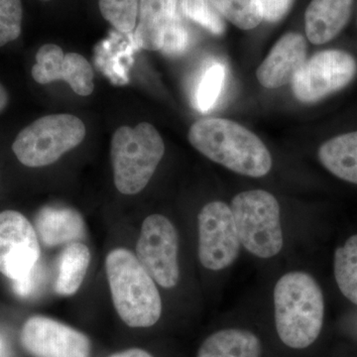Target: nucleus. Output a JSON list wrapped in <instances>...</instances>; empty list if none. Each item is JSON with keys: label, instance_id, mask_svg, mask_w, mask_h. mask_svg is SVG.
Listing matches in <instances>:
<instances>
[{"label": "nucleus", "instance_id": "bb28decb", "mask_svg": "<svg viewBox=\"0 0 357 357\" xmlns=\"http://www.w3.org/2000/svg\"><path fill=\"white\" fill-rule=\"evenodd\" d=\"M43 280V269L37 263L36 266L22 278L13 281V287L16 295L21 298H29L38 291Z\"/></svg>", "mask_w": 357, "mask_h": 357}, {"label": "nucleus", "instance_id": "dca6fc26", "mask_svg": "<svg viewBox=\"0 0 357 357\" xmlns=\"http://www.w3.org/2000/svg\"><path fill=\"white\" fill-rule=\"evenodd\" d=\"M178 0H140L135 39L140 48L161 50L167 28L177 15Z\"/></svg>", "mask_w": 357, "mask_h": 357}, {"label": "nucleus", "instance_id": "f257e3e1", "mask_svg": "<svg viewBox=\"0 0 357 357\" xmlns=\"http://www.w3.org/2000/svg\"><path fill=\"white\" fill-rule=\"evenodd\" d=\"M190 143L206 158L251 178H261L272 168V157L255 133L236 122L204 119L189 131Z\"/></svg>", "mask_w": 357, "mask_h": 357}, {"label": "nucleus", "instance_id": "9d476101", "mask_svg": "<svg viewBox=\"0 0 357 357\" xmlns=\"http://www.w3.org/2000/svg\"><path fill=\"white\" fill-rule=\"evenodd\" d=\"M38 236L31 223L15 211L0 213V273L17 280L36 266Z\"/></svg>", "mask_w": 357, "mask_h": 357}, {"label": "nucleus", "instance_id": "f3484780", "mask_svg": "<svg viewBox=\"0 0 357 357\" xmlns=\"http://www.w3.org/2000/svg\"><path fill=\"white\" fill-rule=\"evenodd\" d=\"M261 354V342L255 333L225 328L206 338L197 357H260Z\"/></svg>", "mask_w": 357, "mask_h": 357}, {"label": "nucleus", "instance_id": "c85d7f7f", "mask_svg": "<svg viewBox=\"0 0 357 357\" xmlns=\"http://www.w3.org/2000/svg\"><path fill=\"white\" fill-rule=\"evenodd\" d=\"M109 357H153L149 352L141 349H130L128 351L116 352Z\"/></svg>", "mask_w": 357, "mask_h": 357}, {"label": "nucleus", "instance_id": "423d86ee", "mask_svg": "<svg viewBox=\"0 0 357 357\" xmlns=\"http://www.w3.org/2000/svg\"><path fill=\"white\" fill-rule=\"evenodd\" d=\"M86 132L84 122L75 115H47L20 131L13 150L23 165L49 166L79 146Z\"/></svg>", "mask_w": 357, "mask_h": 357}, {"label": "nucleus", "instance_id": "cd10ccee", "mask_svg": "<svg viewBox=\"0 0 357 357\" xmlns=\"http://www.w3.org/2000/svg\"><path fill=\"white\" fill-rule=\"evenodd\" d=\"M294 0H259L263 20L277 22L287 14Z\"/></svg>", "mask_w": 357, "mask_h": 357}, {"label": "nucleus", "instance_id": "5701e85b", "mask_svg": "<svg viewBox=\"0 0 357 357\" xmlns=\"http://www.w3.org/2000/svg\"><path fill=\"white\" fill-rule=\"evenodd\" d=\"M140 0H100V13L119 31H132L137 20Z\"/></svg>", "mask_w": 357, "mask_h": 357}, {"label": "nucleus", "instance_id": "39448f33", "mask_svg": "<svg viewBox=\"0 0 357 357\" xmlns=\"http://www.w3.org/2000/svg\"><path fill=\"white\" fill-rule=\"evenodd\" d=\"M232 215L241 245L256 257L269 259L284 245L280 204L269 192H239L231 202Z\"/></svg>", "mask_w": 357, "mask_h": 357}, {"label": "nucleus", "instance_id": "f03ea898", "mask_svg": "<svg viewBox=\"0 0 357 357\" xmlns=\"http://www.w3.org/2000/svg\"><path fill=\"white\" fill-rule=\"evenodd\" d=\"M275 325L284 344L304 349L321 332L325 300L316 279L303 271L283 275L274 288Z\"/></svg>", "mask_w": 357, "mask_h": 357}, {"label": "nucleus", "instance_id": "a878e982", "mask_svg": "<svg viewBox=\"0 0 357 357\" xmlns=\"http://www.w3.org/2000/svg\"><path fill=\"white\" fill-rule=\"evenodd\" d=\"M190 36L178 14L167 28L161 51L169 56L181 55L189 46Z\"/></svg>", "mask_w": 357, "mask_h": 357}, {"label": "nucleus", "instance_id": "412c9836", "mask_svg": "<svg viewBox=\"0 0 357 357\" xmlns=\"http://www.w3.org/2000/svg\"><path fill=\"white\" fill-rule=\"evenodd\" d=\"M218 13L232 24L250 30L261 23L263 14L259 0H210Z\"/></svg>", "mask_w": 357, "mask_h": 357}, {"label": "nucleus", "instance_id": "6e6552de", "mask_svg": "<svg viewBox=\"0 0 357 357\" xmlns=\"http://www.w3.org/2000/svg\"><path fill=\"white\" fill-rule=\"evenodd\" d=\"M356 72V61L351 54L340 50L319 52L294 77V95L302 102H318L345 88Z\"/></svg>", "mask_w": 357, "mask_h": 357}, {"label": "nucleus", "instance_id": "6ab92c4d", "mask_svg": "<svg viewBox=\"0 0 357 357\" xmlns=\"http://www.w3.org/2000/svg\"><path fill=\"white\" fill-rule=\"evenodd\" d=\"M91 251L86 244H67L58 259L54 289L60 296H72L83 284L91 263Z\"/></svg>", "mask_w": 357, "mask_h": 357}, {"label": "nucleus", "instance_id": "c756f323", "mask_svg": "<svg viewBox=\"0 0 357 357\" xmlns=\"http://www.w3.org/2000/svg\"><path fill=\"white\" fill-rule=\"evenodd\" d=\"M9 96L6 89L0 84V112H3L8 105Z\"/></svg>", "mask_w": 357, "mask_h": 357}, {"label": "nucleus", "instance_id": "1a4fd4ad", "mask_svg": "<svg viewBox=\"0 0 357 357\" xmlns=\"http://www.w3.org/2000/svg\"><path fill=\"white\" fill-rule=\"evenodd\" d=\"M199 259L206 269L220 271L236 261L241 239L229 204L211 202L198 217Z\"/></svg>", "mask_w": 357, "mask_h": 357}, {"label": "nucleus", "instance_id": "7ed1b4c3", "mask_svg": "<svg viewBox=\"0 0 357 357\" xmlns=\"http://www.w3.org/2000/svg\"><path fill=\"white\" fill-rule=\"evenodd\" d=\"M115 310L130 328H150L159 321L162 301L153 278L131 251L116 248L105 259Z\"/></svg>", "mask_w": 357, "mask_h": 357}, {"label": "nucleus", "instance_id": "393cba45", "mask_svg": "<svg viewBox=\"0 0 357 357\" xmlns=\"http://www.w3.org/2000/svg\"><path fill=\"white\" fill-rule=\"evenodd\" d=\"M22 17L21 0H0V47L20 36Z\"/></svg>", "mask_w": 357, "mask_h": 357}, {"label": "nucleus", "instance_id": "20e7f679", "mask_svg": "<svg viewBox=\"0 0 357 357\" xmlns=\"http://www.w3.org/2000/svg\"><path fill=\"white\" fill-rule=\"evenodd\" d=\"M165 153V144L152 124L121 126L112 136L110 156L114 185L123 195L144 190Z\"/></svg>", "mask_w": 357, "mask_h": 357}, {"label": "nucleus", "instance_id": "7c9ffc66", "mask_svg": "<svg viewBox=\"0 0 357 357\" xmlns=\"http://www.w3.org/2000/svg\"><path fill=\"white\" fill-rule=\"evenodd\" d=\"M0 357H11L10 349H9L8 344L6 338L0 335Z\"/></svg>", "mask_w": 357, "mask_h": 357}, {"label": "nucleus", "instance_id": "2f4dec72", "mask_svg": "<svg viewBox=\"0 0 357 357\" xmlns=\"http://www.w3.org/2000/svg\"><path fill=\"white\" fill-rule=\"evenodd\" d=\"M43 1H48V0H43Z\"/></svg>", "mask_w": 357, "mask_h": 357}, {"label": "nucleus", "instance_id": "0eeeda50", "mask_svg": "<svg viewBox=\"0 0 357 357\" xmlns=\"http://www.w3.org/2000/svg\"><path fill=\"white\" fill-rule=\"evenodd\" d=\"M178 236L173 223L162 215H151L143 222L136 245V257L161 287L171 289L180 279Z\"/></svg>", "mask_w": 357, "mask_h": 357}, {"label": "nucleus", "instance_id": "f8f14e48", "mask_svg": "<svg viewBox=\"0 0 357 357\" xmlns=\"http://www.w3.org/2000/svg\"><path fill=\"white\" fill-rule=\"evenodd\" d=\"M31 73L38 84L64 81L79 96H89L95 89V75L88 60L79 54H65L58 45L46 44L39 49Z\"/></svg>", "mask_w": 357, "mask_h": 357}, {"label": "nucleus", "instance_id": "a211bd4d", "mask_svg": "<svg viewBox=\"0 0 357 357\" xmlns=\"http://www.w3.org/2000/svg\"><path fill=\"white\" fill-rule=\"evenodd\" d=\"M319 159L335 177L357 185V131L326 141L319 147Z\"/></svg>", "mask_w": 357, "mask_h": 357}, {"label": "nucleus", "instance_id": "ddd939ff", "mask_svg": "<svg viewBox=\"0 0 357 357\" xmlns=\"http://www.w3.org/2000/svg\"><path fill=\"white\" fill-rule=\"evenodd\" d=\"M306 40L298 33H288L274 45L256 73L266 89H278L292 83L296 74L306 63Z\"/></svg>", "mask_w": 357, "mask_h": 357}, {"label": "nucleus", "instance_id": "b1692460", "mask_svg": "<svg viewBox=\"0 0 357 357\" xmlns=\"http://www.w3.org/2000/svg\"><path fill=\"white\" fill-rule=\"evenodd\" d=\"M181 9L190 20L215 35H222L225 24L210 0H181Z\"/></svg>", "mask_w": 357, "mask_h": 357}, {"label": "nucleus", "instance_id": "aec40b11", "mask_svg": "<svg viewBox=\"0 0 357 357\" xmlns=\"http://www.w3.org/2000/svg\"><path fill=\"white\" fill-rule=\"evenodd\" d=\"M333 271L340 292L357 305V234L335 250Z\"/></svg>", "mask_w": 357, "mask_h": 357}, {"label": "nucleus", "instance_id": "4468645a", "mask_svg": "<svg viewBox=\"0 0 357 357\" xmlns=\"http://www.w3.org/2000/svg\"><path fill=\"white\" fill-rule=\"evenodd\" d=\"M354 0H312L305 16L307 39L328 43L344 29L351 17Z\"/></svg>", "mask_w": 357, "mask_h": 357}, {"label": "nucleus", "instance_id": "2eb2a0df", "mask_svg": "<svg viewBox=\"0 0 357 357\" xmlns=\"http://www.w3.org/2000/svg\"><path fill=\"white\" fill-rule=\"evenodd\" d=\"M36 227L42 243L49 248L79 243L86 236L84 218L69 208H42L36 218Z\"/></svg>", "mask_w": 357, "mask_h": 357}, {"label": "nucleus", "instance_id": "9b49d317", "mask_svg": "<svg viewBox=\"0 0 357 357\" xmlns=\"http://www.w3.org/2000/svg\"><path fill=\"white\" fill-rule=\"evenodd\" d=\"M20 340L34 357H91V340L84 333L47 317L28 319Z\"/></svg>", "mask_w": 357, "mask_h": 357}, {"label": "nucleus", "instance_id": "4be33fe9", "mask_svg": "<svg viewBox=\"0 0 357 357\" xmlns=\"http://www.w3.org/2000/svg\"><path fill=\"white\" fill-rule=\"evenodd\" d=\"M227 70L222 63L215 62L204 70L195 93V105L202 114H208L217 105L225 86Z\"/></svg>", "mask_w": 357, "mask_h": 357}]
</instances>
